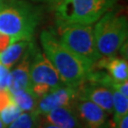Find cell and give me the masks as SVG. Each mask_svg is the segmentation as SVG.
<instances>
[{"instance_id":"277c9868","label":"cell","mask_w":128,"mask_h":128,"mask_svg":"<svg viewBox=\"0 0 128 128\" xmlns=\"http://www.w3.org/2000/svg\"><path fill=\"white\" fill-rule=\"evenodd\" d=\"M116 2L117 0H62L54 7L57 26L92 25Z\"/></svg>"},{"instance_id":"7a4b0ae2","label":"cell","mask_w":128,"mask_h":128,"mask_svg":"<svg viewBox=\"0 0 128 128\" xmlns=\"http://www.w3.org/2000/svg\"><path fill=\"white\" fill-rule=\"evenodd\" d=\"M40 19L39 9L25 0H9L0 6V32L18 40H32Z\"/></svg>"},{"instance_id":"7c38bea8","label":"cell","mask_w":128,"mask_h":128,"mask_svg":"<svg viewBox=\"0 0 128 128\" xmlns=\"http://www.w3.org/2000/svg\"><path fill=\"white\" fill-rule=\"evenodd\" d=\"M43 117L46 122L60 128H82L73 105L54 108Z\"/></svg>"},{"instance_id":"ac0fdd59","label":"cell","mask_w":128,"mask_h":128,"mask_svg":"<svg viewBox=\"0 0 128 128\" xmlns=\"http://www.w3.org/2000/svg\"><path fill=\"white\" fill-rule=\"evenodd\" d=\"M10 81V69L0 64V90L9 88Z\"/></svg>"},{"instance_id":"5b68a950","label":"cell","mask_w":128,"mask_h":128,"mask_svg":"<svg viewBox=\"0 0 128 128\" xmlns=\"http://www.w3.org/2000/svg\"><path fill=\"white\" fill-rule=\"evenodd\" d=\"M57 38L62 45L93 68L102 58L96 48L92 25H60Z\"/></svg>"},{"instance_id":"9c48e42d","label":"cell","mask_w":128,"mask_h":128,"mask_svg":"<svg viewBox=\"0 0 128 128\" xmlns=\"http://www.w3.org/2000/svg\"><path fill=\"white\" fill-rule=\"evenodd\" d=\"M76 99V91L73 87L63 84L50 91L45 96L41 97L37 102L34 112L37 115L44 116L50 111L60 106H71Z\"/></svg>"},{"instance_id":"9a60e30c","label":"cell","mask_w":128,"mask_h":128,"mask_svg":"<svg viewBox=\"0 0 128 128\" xmlns=\"http://www.w3.org/2000/svg\"><path fill=\"white\" fill-rule=\"evenodd\" d=\"M112 90L113 96V120L116 122L124 115H128V98L118 90Z\"/></svg>"},{"instance_id":"8fae6325","label":"cell","mask_w":128,"mask_h":128,"mask_svg":"<svg viewBox=\"0 0 128 128\" xmlns=\"http://www.w3.org/2000/svg\"><path fill=\"white\" fill-rule=\"evenodd\" d=\"M95 66L97 68H105L110 77L116 82H122L128 80L127 59L124 57L120 58L115 55L102 57L95 64Z\"/></svg>"},{"instance_id":"ba28073f","label":"cell","mask_w":128,"mask_h":128,"mask_svg":"<svg viewBox=\"0 0 128 128\" xmlns=\"http://www.w3.org/2000/svg\"><path fill=\"white\" fill-rule=\"evenodd\" d=\"M73 107L82 128H110L108 114L96 104L76 98Z\"/></svg>"},{"instance_id":"ffe728a7","label":"cell","mask_w":128,"mask_h":128,"mask_svg":"<svg viewBox=\"0 0 128 128\" xmlns=\"http://www.w3.org/2000/svg\"><path fill=\"white\" fill-rule=\"evenodd\" d=\"M17 41H19L18 39L0 32V52L4 51L8 46H10L12 44H14Z\"/></svg>"},{"instance_id":"3957f363","label":"cell","mask_w":128,"mask_h":128,"mask_svg":"<svg viewBox=\"0 0 128 128\" xmlns=\"http://www.w3.org/2000/svg\"><path fill=\"white\" fill-rule=\"evenodd\" d=\"M93 34L96 48L102 57L115 55L127 39L126 15L117 10H109L96 22Z\"/></svg>"},{"instance_id":"4fadbf2b","label":"cell","mask_w":128,"mask_h":128,"mask_svg":"<svg viewBox=\"0 0 128 128\" xmlns=\"http://www.w3.org/2000/svg\"><path fill=\"white\" fill-rule=\"evenodd\" d=\"M32 40H19L0 52V64L7 68H12L18 63L26 53Z\"/></svg>"},{"instance_id":"2e32d148","label":"cell","mask_w":128,"mask_h":128,"mask_svg":"<svg viewBox=\"0 0 128 128\" xmlns=\"http://www.w3.org/2000/svg\"><path fill=\"white\" fill-rule=\"evenodd\" d=\"M38 117L35 112H23L16 120H14L8 128H37Z\"/></svg>"},{"instance_id":"e0dca14e","label":"cell","mask_w":128,"mask_h":128,"mask_svg":"<svg viewBox=\"0 0 128 128\" xmlns=\"http://www.w3.org/2000/svg\"><path fill=\"white\" fill-rule=\"evenodd\" d=\"M22 110L18 107V105L15 102H12L7 107L0 111V119L3 122L6 126H9L10 124L16 120L20 115L22 114Z\"/></svg>"},{"instance_id":"484cf974","label":"cell","mask_w":128,"mask_h":128,"mask_svg":"<svg viewBox=\"0 0 128 128\" xmlns=\"http://www.w3.org/2000/svg\"><path fill=\"white\" fill-rule=\"evenodd\" d=\"M30 1H40V0H30Z\"/></svg>"},{"instance_id":"d6986e66","label":"cell","mask_w":128,"mask_h":128,"mask_svg":"<svg viewBox=\"0 0 128 128\" xmlns=\"http://www.w3.org/2000/svg\"><path fill=\"white\" fill-rule=\"evenodd\" d=\"M14 99L12 97V94L7 89L0 90V111L3 110L5 107H7L12 102H14Z\"/></svg>"},{"instance_id":"8992f818","label":"cell","mask_w":128,"mask_h":128,"mask_svg":"<svg viewBox=\"0 0 128 128\" xmlns=\"http://www.w3.org/2000/svg\"><path fill=\"white\" fill-rule=\"evenodd\" d=\"M32 91L40 99L50 91L64 84L59 73L44 52L36 48L30 66Z\"/></svg>"},{"instance_id":"d4e9b609","label":"cell","mask_w":128,"mask_h":128,"mask_svg":"<svg viewBox=\"0 0 128 128\" xmlns=\"http://www.w3.org/2000/svg\"><path fill=\"white\" fill-rule=\"evenodd\" d=\"M9 0H0V6H2V5L4 4V3H6V2H8Z\"/></svg>"},{"instance_id":"603a6c76","label":"cell","mask_w":128,"mask_h":128,"mask_svg":"<svg viewBox=\"0 0 128 128\" xmlns=\"http://www.w3.org/2000/svg\"><path fill=\"white\" fill-rule=\"evenodd\" d=\"M46 1L48 3V4L50 5V6H52V7L54 8L55 6L58 4V3H60L62 0H46Z\"/></svg>"},{"instance_id":"cb8c5ba5","label":"cell","mask_w":128,"mask_h":128,"mask_svg":"<svg viewBox=\"0 0 128 128\" xmlns=\"http://www.w3.org/2000/svg\"><path fill=\"white\" fill-rule=\"evenodd\" d=\"M0 128H7V126L3 124V122L1 120V119H0Z\"/></svg>"},{"instance_id":"5bb4252c","label":"cell","mask_w":128,"mask_h":128,"mask_svg":"<svg viewBox=\"0 0 128 128\" xmlns=\"http://www.w3.org/2000/svg\"><path fill=\"white\" fill-rule=\"evenodd\" d=\"M14 102L22 112H34L38 102V97L30 90H18L10 93Z\"/></svg>"},{"instance_id":"44dd1931","label":"cell","mask_w":128,"mask_h":128,"mask_svg":"<svg viewBox=\"0 0 128 128\" xmlns=\"http://www.w3.org/2000/svg\"><path fill=\"white\" fill-rule=\"evenodd\" d=\"M110 128H128V115L120 117L116 122H111Z\"/></svg>"},{"instance_id":"30bf717a","label":"cell","mask_w":128,"mask_h":128,"mask_svg":"<svg viewBox=\"0 0 128 128\" xmlns=\"http://www.w3.org/2000/svg\"><path fill=\"white\" fill-rule=\"evenodd\" d=\"M36 48L34 44L30 43L26 53L20 59L18 64L12 68L10 71V81L8 90L10 93H14L18 90H30L32 91V84L30 78V66Z\"/></svg>"},{"instance_id":"7402d4cb","label":"cell","mask_w":128,"mask_h":128,"mask_svg":"<svg viewBox=\"0 0 128 128\" xmlns=\"http://www.w3.org/2000/svg\"><path fill=\"white\" fill-rule=\"evenodd\" d=\"M37 128H60V127L50 124V122H46L43 116L39 115L38 122H37Z\"/></svg>"},{"instance_id":"52a82bcc","label":"cell","mask_w":128,"mask_h":128,"mask_svg":"<svg viewBox=\"0 0 128 128\" xmlns=\"http://www.w3.org/2000/svg\"><path fill=\"white\" fill-rule=\"evenodd\" d=\"M75 91L76 98L88 100L96 104L108 115L113 113V96L111 88L86 77L75 88Z\"/></svg>"},{"instance_id":"6da1fadb","label":"cell","mask_w":128,"mask_h":128,"mask_svg":"<svg viewBox=\"0 0 128 128\" xmlns=\"http://www.w3.org/2000/svg\"><path fill=\"white\" fill-rule=\"evenodd\" d=\"M40 41L45 55L57 70L66 86L76 88L93 68L62 45L57 36L50 30H43Z\"/></svg>"}]
</instances>
